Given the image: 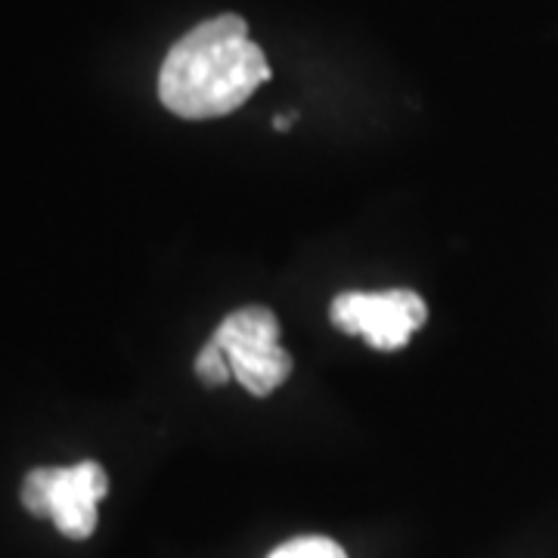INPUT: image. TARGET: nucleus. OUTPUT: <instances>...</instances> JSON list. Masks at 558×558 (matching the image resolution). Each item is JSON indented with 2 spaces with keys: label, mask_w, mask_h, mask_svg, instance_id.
<instances>
[{
  "label": "nucleus",
  "mask_w": 558,
  "mask_h": 558,
  "mask_svg": "<svg viewBox=\"0 0 558 558\" xmlns=\"http://www.w3.org/2000/svg\"><path fill=\"white\" fill-rule=\"evenodd\" d=\"M211 344L230 363L233 379L255 398L274 395L292 376V357L279 344V319L270 307H240L220 319Z\"/></svg>",
  "instance_id": "obj_2"
},
{
  "label": "nucleus",
  "mask_w": 558,
  "mask_h": 558,
  "mask_svg": "<svg viewBox=\"0 0 558 558\" xmlns=\"http://www.w3.org/2000/svg\"><path fill=\"white\" fill-rule=\"evenodd\" d=\"M109 490L106 469L94 459H84L69 469H35L22 481V506L50 519L60 534L87 539L97 531V506Z\"/></svg>",
  "instance_id": "obj_3"
},
{
  "label": "nucleus",
  "mask_w": 558,
  "mask_h": 558,
  "mask_svg": "<svg viewBox=\"0 0 558 558\" xmlns=\"http://www.w3.org/2000/svg\"><path fill=\"white\" fill-rule=\"evenodd\" d=\"M332 326L366 339L376 351H400L428 319V304L413 289L341 292L329 307Z\"/></svg>",
  "instance_id": "obj_4"
},
{
  "label": "nucleus",
  "mask_w": 558,
  "mask_h": 558,
  "mask_svg": "<svg viewBox=\"0 0 558 558\" xmlns=\"http://www.w3.org/2000/svg\"><path fill=\"white\" fill-rule=\"evenodd\" d=\"M267 78L270 65L248 38L245 20L223 13L196 25L168 50L159 97L180 119H220L236 112Z\"/></svg>",
  "instance_id": "obj_1"
},
{
  "label": "nucleus",
  "mask_w": 558,
  "mask_h": 558,
  "mask_svg": "<svg viewBox=\"0 0 558 558\" xmlns=\"http://www.w3.org/2000/svg\"><path fill=\"white\" fill-rule=\"evenodd\" d=\"M196 376H199L205 385H227V379H233L230 363H227V357L220 354L211 341L202 348L199 357H196Z\"/></svg>",
  "instance_id": "obj_6"
},
{
  "label": "nucleus",
  "mask_w": 558,
  "mask_h": 558,
  "mask_svg": "<svg viewBox=\"0 0 558 558\" xmlns=\"http://www.w3.org/2000/svg\"><path fill=\"white\" fill-rule=\"evenodd\" d=\"M267 558H348L336 539L329 537H295L277 546Z\"/></svg>",
  "instance_id": "obj_5"
}]
</instances>
